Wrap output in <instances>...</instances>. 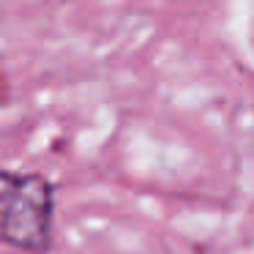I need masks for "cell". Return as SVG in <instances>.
<instances>
[{"label": "cell", "instance_id": "cell-1", "mask_svg": "<svg viewBox=\"0 0 254 254\" xmlns=\"http://www.w3.org/2000/svg\"><path fill=\"white\" fill-rule=\"evenodd\" d=\"M55 186L39 172H11L0 178V235L8 246L30 254L50 249Z\"/></svg>", "mask_w": 254, "mask_h": 254}]
</instances>
